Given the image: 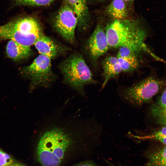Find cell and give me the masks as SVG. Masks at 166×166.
Here are the masks:
<instances>
[{
	"mask_svg": "<svg viewBox=\"0 0 166 166\" xmlns=\"http://www.w3.org/2000/svg\"><path fill=\"white\" fill-rule=\"evenodd\" d=\"M91 120L56 118L39 132L36 152L43 166H59L65 153L76 143L100 138L101 128Z\"/></svg>",
	"mask_w": 166,
	"mask_h": 166,
	"instance_id": "1",
	"label": "cell"
},
{
	"mask_svg": "<svg viewBox=\"0 0 166 166\" xmlns=\"http://www.w3.org/2000/svg\"><path fill=\"white\" fill-rule=\"evenodd\" d=\"M109 49L127 47L147 50L145 30L138 19H114L105 28Z\"/></svg>",
	"mask_w": 166,
	"mask_h": 166,
	"instance_id": "2",
	"label": "cell"
},
{
	"mask_svg": "<svg viewBox=\"0 0 166 166\" xmlns=\"http://www.w3.org/2000/svg\"><path fill=\"white\" fill-rule=\"evenodd\" d=\"M64 83L84 96L85 86L97 83L93 77L92 72L83 55L72 54L59 65Z\"/></svg>",
	"mask_w": 166,
	"mask_h": 166,
	"instance_id": "3",
	"label": "cell"
},
{
	"mask_svg": "<svg viewBox=\"0 0 166 166\" xmlns=\"http://www.w3.org/2000/svg\"><path fill=\"white\" fill-rule=\"evenodd\" d=\"M162 81L152 76L148 77L132 86L123 89L121 97L131 104L141 106L149 101L159 91Z\"/></svg>",
	"mask_w": 166,
	"mask_h": 166,
	"instance_id": "4",
	"label": "cell"
},
{
	"mask_svg": "<svg viewBox=\"0 0 166 166\" xmlns=\"http://www.w3.org/2000/svg\"><path fill=\"white\" fill-rule=\"evenodd\" d=\"M22 73L31 81L34 88L49 87L56 79L52 69L51 59L41 54L30 65L23 69Z\"/></svg>",
	"mask_w": 166,
	"mask_h": 166,
	"instance_id": "5",
	"label": "cell"
},
{
	"mask_svg": "<svg viewBox=\"0 0 166 166\" xmlns=\"http://www.w3.org/2000/svg\"><path fill=\"white\" fill-rule=\"evenodd\" d=\"M78 19L75 13L63 1L53 20L54 29L66 41L74 44L76 42L75 31Z\"/></svg>",
	"mask_w": 166,
	"mask_h": 166,
	"instance_id": "6",
	"label": "cell"
},
{
	"mask_svg": "<svg viewBox=\"0 0 166 166\" xmlns=\"http://www.w3.org/2000/svg\"><path fill=\"white\" fill-rule=\"evenodd\" d=\"M109 49L105 28L98 23L87 40L85 46L86 53L93 65H97L99 58Z\"/></svg>",
	"mask_w": 166,
	"mask_h": 166,
	"instance_id": "7",
	"label": "cell"
},
{
	"mask_svg": "<svg viewBox=\"0 0 166 166\" xmlns=\"http://www.w3.org/2000/svg\"><path fill=\"white\" fill-rule=\"evenodd\" d=\"M39 53L54 59L69 50V48L43 34L34 44Z\"/></svg>",
	"mask_w": 166,
	"mask_h": 166,
	"instance_id": "8",
	"label": "cell"
},
{
	"mask_svg": "<svg viewBox=\"0 0 166 166\" xmlns=\"http://www.w3.org/2000/svg\"><path fill=\"white\" fill-rule=\"evenodd\" d=\"M118 49L117 57L122 71L131 72L137 69L140 62V54L143 50L127 47Z\"/></svg>",
	"mask_w": 166,
	"mask_h": 166,
	"instance_id": "9",
	"label": "cell"
},
{
	"mask_svg": "<svg viewBox=\"0 0 166 166\" xmlns=\"http://www.w3.org/2000/svg\"><path fill=\"white\" fill-rule=\"evenodd\" d=\"M20 33L26 35H42L43 34L40 23L34 18L26 17L19 18L7 23Z\"/></svg>",
	"mask_w": 166,
	"mask_h": 166,
	"instance_id": "10",
	"label": "cell"
},
{
	"mask_svg": "<svg viewBox=\"0 0 166 166\" xmlns=\"http://www.w3.org/2000/svg\"><path fill=\"white\" fill-rule=\"evenodd\" d=\"M43 34L26 35L12 28L7 23L0 26V40L10 39L29 47L34 45L38 38Z\"/></svg>",
	"mask_w": 166,
	"mask_h": 166,
	"instance_id": "11",
	"label": "cell"
},
{
	"mask_svg": "<svg viewBox=\"0 0 166 166\" xmlns=\"http://www.w3.org/2000/svg\"><path fill=\"white\" fill-rule=\"evenodd\" d=\"M73 9L78 19L79 30H86L89 28L90 15L86 0H63Z\"/></svg>",
	"mask_w": 166,
	"mask_h": 166,
	"instance_id": "12",
	"label": "cell"
},
{
	"mask_svg": "<svg viewBox=\"0 0 166 166\" xmlns=\"http://www.w3.org/2000/svg\"><path fill=\"white\" fill-rule=\"evenodd\" d=\"M102 75L104 78L101 89H103L111 79L119 76L122 72L117 57L110 56L102 61Z\"/></svg>",
	"mask_w": 166,
	"mask_h": 166,
	"instance_id": "13",
	"label": "cell"
},
{
	"mask_svg": "<svg viewBox=\"0 0 166 166\" xmlns=\"http://www.w3.org/2000/svg\"><path fill=\"white\" fill-rule=\"evenodd\" d=\"M6 51L8 56L15 61L26 58L30 56L32 53L30 47L23 45L11 40L8 42Z\"/></svg>",
	"mask_w": 166,
	"mask_h": 166,
	"instance_id": "14",
	"label": "cell"
},
{
	"mask_svg": "<svg viewBox=\"0 0 166 166\" xmlns=\"http://www.w3.org/2000/svg\"><path fill=\"white\" fill-rule=\"evenodd\" d=\"M105 11L114 19H126L128 16L126 3L123 0H113L106 7Z\"/></svg>",
	"mask_w": 166,
	"mask_h": 166,
	"instance_id": "15",
	"label": "cell"
},
{
	"mask_svg": "<svg viewBox=\"0 0 166 166\" xmlns=\"http://www.w3.org/2000/svg\"><path fill=\"white\" fill-rule=\"evenodd\" d=\"M147 166H166V145L148 151L145 153Z\"/></svg>",
	"mask_w": 166,
	"mask_h": 166,
	"instance_id": "16",
	"label": "cell"
},
{
	"mask_svg": "<svg viewBox=\"0 0 166 166\" xmlns=\"http://www.w3.org/2000/svg\"><path fill=\"white\" fill-rule=\"evenodd\" d=\"M55 0H15L18 6H46L51 4Z\"/></svg>",
	"mask_w": 166,
	"mask_h": 166,
	"instance_id": "17",
	"label": "cell"
},
{
	"mask_svg": "<svg viewBox=\"0 0 166 166\" xmlns=\"http://www.w3.org/2000/svg\"><path fill=\"white\" fill-rule=\"evenodd\" d=\"M150 113L159 124L166 126V110H156L150 109Z\"/></svg>",
	"mask_w": 166,
	"mask_h": 166,
	"instance_id": "18",
	"label": "cell"
},
{
	"mask_svg": "<svg viewBox=\"0 0 166 166\" xmlns=\"http://www.w3.org/2000/svg\"><path fill=\"white\" fill-rule=\"evenodd\" d=\"M150 109L156 110H166V88L162 93L158 101L151 107Z\"/></svg>",
	"mask_w": 166,
	"mask_h": 166,
	"instance_id": "19",
	"label": "cell"
},
{
	"mask_svg": "<svg viewBox=\"0 0 166 166\" xmlns=\"http://www.w3.org/2000/svg\"><path fill=\"white\" fill-rule=\"evenodd\" d=\"M13 163L11 156L0 148V166H9Z\"/></svg>",
	"mask_w": 166,
	"mask_h": 166,
	"instance_id": "20",
	"label": "cell"
},
{
	"mask_svg": "<svg viewBox=\"0 0 166 166\" xmlns=\"http://www.w3.org/2000/svg\"><path fill=\"white\" fill-rule=\"evenodd\" d=\"M75 166H98L95 163L90 161H85Z\"/></svg>",
	"mask_w": 166,
	"mask_h": 166,
	"instance_id": "21",
	"label": "cell"
},
{
	"mask_svg": "<svg viewBox=\"0 0 166 166\" xmlns=\"http://www.w3.org/2000/svg\"><path fill=\"white\" fill-rule=\"evenodd\" d=\"M153 139L157 140L166 145V136L157 137Z\"/></svg>",
	"mask_w": 166,
	"mask_h": 166,
	"instance_id": "22",
	"label": "cell"
},
{
	"mask_svg": "<svg viewBox=\"0 0 166 166\" xmlns=\"http://www.w3.org/2000/svg\"><path fill=\"white\" fill-rule=\"evenodd\" d=\"M9 166H25L22 164L18 163H13Z\"/></svg>",
	"mask_w": 166,
	"mask_h": 166,
	"instance_id": "23",
	"label": "cell"
},
{
	"mask_svg": "<svg viewBox=\"0 0 166 166\" xmlns=\"http://www.w3.org/2000/svg\"><path fill=\"white\" fill-rule=\"evenodd\" d=\"M125 2H132L134 0H123Z\"/></svg>",
	"mask_w": 166,
	"mask_h": 166,
	"instance_id": "24",
	"label": "cell"
},
{
	"mask_svg": "<svg viewBox=\"0 0 166 166\" xmlns=\"http://www.w3.org/2000/svg\"><path fill=\"white\" fill-rule=\"evenodd\" d=\"M107 162L109 164L110 166H119L115 165H114L113 164L111 163L110 162H109V161H107Z\"/></svg>",
	"mask_w": 166,
	"mask_h": 166,
	"instance_id": "25",
	"label": "cell"
},
{
	"mask_svg": "<svg viewBox=\"0 0 166 166\" xmlns=\"http://www.w3.org/2000/svg\"><path fill=\"white\" fill-rule=\"evenodd\" d=\"M97 1H104L105 0H96Z\"/></svg>",
	"mask_w": 166,
	"mask_h": 166,
	"instance_id": "26",
	"label": "cell"
}]
</instances>
